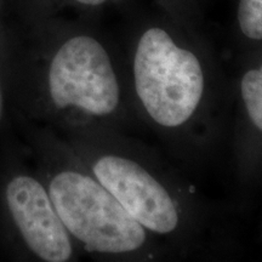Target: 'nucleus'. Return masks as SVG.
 <instances>
[{"label":"nucleus","mask_w":262,"mask_h":262,"mask_svg":"<svg viewBox=\"0 0 262 262\" xmlns=\"http://www.w3.org/2000/svg\"><path fill=\"white\" fill-rule=\"evenodd\" d=\"M91 125L85 137L89 169L175 260L227 249L225 219L179 169L129 131Z\"/></svg>","instance_id":"obj_2"},{"label":"nucleus","mask_w":262,"mask_h":262,"mask_svg":"<svg viewBox=\"0 0 262 262\" xmlns=\"http://www.w3.org/2000/svg\"><path fill=\"white\" fill-rule=\"evenodd\" d=\"M232 104H237L234 153L239 171L254 143L262 139V61L239 72L232 86Z\"/></svg>","instance_id":"obj_6"},{"label":"nucleus","mask_w":262,"mask_h":262,"mask_svg":"<svg viewBox=\"0 0 262 262\" xmlns=\"http://www.w3.org/2000/svg\"><path fill=\"white\" fill-rule=\"evenodd\" d=\"M45 96L56 116L129 133L141 127L131 106L124 61L93 35L75 34L58 45L45 71Z\"/></svg>","instance_id":"obj_4"},{"label":"nucleus","mask_w":262,"mask_h":262,"mask_svg":"<svg viewBox=\"0 0 262 262\" xmlns=\"http://www.w3.org/2000/svg\"><path fill=\"white\" fill-rule=\"evenodd\" d=\"M74 2L79 3V4L85 6H98L104 4L108 0H74Z\"/></svg>","instance_id":"obj_8"},{"label":"nucleus","mask_w":262,"mask_h":262,"mask_svg":"<svg viewBox=\"0 0 262 262\" xmlns=\"http://www.w3.org/2000/svg\"><path fill=\"white\" fill-rule=\"evenodd\" d=\"M6 202L29 250L47 262L71 261L74 241L62 224L47 187L31 176H17L6 187Z\"/></svg>","instance_id":"obj_5"},{"label":"nucleus","mask_w":262,"mask_h":262,"mask_svg":"<svg viewBox=\"0 0 262 262\" xmlns=\"http://www.w3.org/2000/svg\"><path fill=\"white\" fill-rule=\"evenodd\" d=\"M3 114V97H2V90H0V119H2Z\"/></svg>","instance_id":"obj_9"},{"label":"nucleus","mask_w":262,"mask_h":262,"mask_svg":"<svg viewBox=\"0 0 262 262\" xmlns=\"http://www.w3.org/2000/svg\"><path fill=\"white\" fill-rule=\"evenodd\" d=\"M48 192L72 239L86 253L124 262L175 260L86 168L66 165L49 180Z\"/></svg>","instance_id":"obj_3"},{"label":"nucleus","mask_w":262,"mask_h":262,"mask_svg":"<svg viewBox=\"0 0 262 262\" xmlns=\"http://www.w3.org/2000/svg\"><path fill=\"white\" fill-rule=\"evenodd\" d=\"M124 67L141 127L186 164L214 155L228 133L232 84L208 51L152 25L134 40Z\"/></svg>","instance_id":"obj_1"},{"label":"nucleus","mask_w":262,"mask_h":262,"mask_svg":"<svg viewBox=\"0 0 262 262\" xmlns=\"http://www.w3.org/2000/svg\"><path fill=\"white\" fill-rule=\"evenodd\" d=\"M238 28L250 41H262V0H239Z\"/></svg>","instance_id":"obj_7"}]
</instances>
